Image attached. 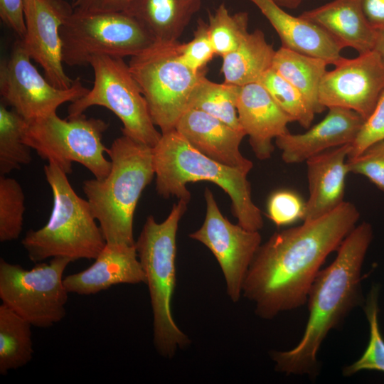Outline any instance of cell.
<instances>
[{
	"label": "cell",
	"mask_w": 384,
	"mask_h": 384,
	"mask_svg": "<svg viewBox=\"0 0 384 384\" xmlns=\"http://www.w3.org/2000/svg\"><path fill=\"white\" fill-rule=\"evenodd\" d=\"M299 16L324 30L343 48H351L358 54L374 48L377 31L368 21L361 0H333Z\"/></svg>",
	"instance_id": "7402d4cb"
},
{
	"label": "cell",
	"mask_w": 384,
	"mask_h": 384,
	"mask_svg": "<svg viewBox=\"0 0 384 384\" xmlns=\"http://www.w3.org/2000/svg\"><path fill=\"white\" fill-rule=\"evenodd\" d=\"M201 5V0H136L124 12L137 19L155 41L176 42Z\"/></svg>",
	"instance_id": "603a6c76"
},
{
	"label": "cell",
	"mask_w": 384,
	"mask_h": 384,
	"mask_svg": "<svg viewBox=\"0 0 384 384\" xmlns=\"http://www.w3.org/2000/svg\"><path fill=\"white\" fill-rule=\"evenodd\" d=\"M376 38L373 50L384 60V28L376 29Z\"/></svg>",
	"instance_id": "ab89813d"
},
{
	"label": "cell",
	"mask_w": 384,
	"mask_h": 384,
	"mask_svg": "<svg viewBox=\"0 0 384 384\" xmlns=\"http://www.w3.org/2000/svg\"><path fill=\"white\" fill-rule=\"evenodd\" d=\"M247 12L231 14L225 4L209 13L208 30L215 55L223 57L235 50L249 34Z\"/></svg>",
	"instance_id": "f1b7e54d"
},
{
	"label": "cell",
	"mask_w": 384,
	"mask_h": 384,
	"mask_svg": "<svg viewBox=\"0 0 384 384\" xmlns=\"http://www.w3.org/2000/svg\"><path fill=\"white\" fill-rule=\"evenodd\" d=\"M259 82L293 122L306 129L311 127L316 113L299 90L272 68L264 73Z\"/></svg>",
	"instance_id": "f546056e"
},
{
	"label": "cell",
	"mask_w": 384,
	"mask_h": 384,
	"mask_svg": "<svg viewBox=\"0 0 384 384\" xmlns=\"http://www.w3.org/2000/svg\"><path fill=\"white\" fill-rule=\"evenodd\" d=\"M239 89V86L224 82H212L204 75L191 94L188 109L203 111L235 129L243 130L237 112Z\"/></svg>",
	"instance_id": "4316f807"
},
{
	"label": "cell",
	"mask_w": 384,
	"mask_h": 384,
	"mask_svg": "<svg viewBox=\"0 0 384 384\" xmlns=\"http://www.w3.org/2000/svg\"><path fill=\"white\" fill-rule=\"evenodd\" d=\"M181 60L195 72L205 70L207 63L215 55L210 41L208 23L199 19L193 38L186 43L178 45Z\"/></svg>",
	"instance_id": "d6a6232c"
},
{
	"label": "cell",
	"mask_w": 384,
	"mask_h": 384,
	"mask_svg": "<svg viewBox=\"0 0 384 384\" xmlns=\"http://www.w3.org/2000/svg\"><path fill=\"white\" fill-rule=\"evenodd\" d=\"M384 91V60L375 50L353 58H343L326 71L319 90L325 108L353 110L366 119Z\"/></svg>",
	"instance_id": "5bb4252c"
},
{
	"label": "cell",
	"mask_w": 384,
	"mask_h": 384,
	"mask_svg": "<svg viewBox=\"0 0 384 384\" xmlns=\"http://www.w3.org/2000/svg\"><path fill=\"white\" fill-rule=\"evenodd\" d=\"M25 196L14 178L0 176V241L18 238L23 229Z\"/></svg>",
	"instance_id": "1f68e13d"
},
{
	"label": "cell",
	"mask_w": 384,
	"mask_h": 384,
	"mask_svg": "<svg viewBox=\"0 0 384 384\" xmlns=\"http://www.w3.org/2000/svg\"><path fill=\"white\" fill-rule=\"evenodd\" d=\"M188 202L179 199L167 218L157 223L147 217L135 247L145 274L153 312L154 343L158 353L171 358L190 341L177 326L171 314L176 286V233Z\"/></svg>",
	"instance_id": "8992f818"
},
{
	"label": "cell",
	"mask_w": 384,
	"mask_h": 384,
	"mask_svg": "<svg viewBox=\"0 0 384 384\" xmlns=\"http://www.w3.org/2000/svg\"><path fill=\"white\" fill-rule=\"evenodd\" d=\"M359 218L356 206L343 201L322 217L274 233L261 245L242 291L255 304V314L271 319L304 305L325 260L337 250Z\"/></svg>",
	"instance_id": "6da1fadb"
},
{
	"label": "cell",
	"mask_w": 384,
	"mask_h": 384,
	"mask_svg": "<svg viewBox=\"0 0 384 384\" xmlns=\"http://www.w3.org/2000/svg\"><path fill=\"white\" fill-rule=\"evenodd\" d=\"M350 151L351 144H345L325 151L306 161L309 195L302 221L322 217L344 201Z\"/></svg>",
	"instance_id": "ffe728a7"
},
{
	"label": "cell",
	"mask_w": 384,
	"mask_h": 384,
	"mask_svg": "<svg viewBox=\"0 0 384 384\" xmlns=\"http://www.w3.org/2000/svg\"><path fill=\"white\" fill-rule=\"evenodd\" d=\"M328 65L321 58L281 46L272 68L302 92L316 114L326 110L319 102V90Z\"/></svg>",
	"instance_id": "d4e9b609"
},
{
	"label": "cell",
	"mask_w": 384,
	"mask_h": 384,
	"mask_svg": "<svg viewBox=\"0 0 384 384\" xmlns=\"http://www.w3.org/2000/svg\"><path fill=\"white\" fill-rule=\"evenodd\" d=\"M364 14L375 29L384 28V0H361Z\"/></svg>",
	"instance_id": "f35d334b"
},
{
	"label": "cell",
	"mask_w": 384,
	"mask_h": 384,
	"mask_svg": "<svg viewBox=\"0 0 384 384\" xmlns=\"http://www.w3.org/2000/svg\"><path fill=\"white\" fill-rule=\"evenodd\" d=\"M373 237L369 223L356 225L341 243L333 262L319 271L308 294L309 316L301 340L290 350L271 353L277 371L310 378L318 375L323 341L363 302L361 271Z\"/></svg>",
	"instance_id": "7a4b0ae2"
},
{
	"label": "cell",
	"mask_w": 384,
	"mask_h": 384,
	"mask_svg": "<svg viewBox=\"0 0 384 384\" xmlns=\"http://www.w3.org/2000/svg\"><path fill=\"white\" fill-rule=\"evenodd\" d=\"M254 4L278 34L282 47L321 58L336 65L343 49L329 33L314 23L294 16L273 0H249Z\"/></svg>",
	"instance_id": "44dd1931"
},
{
	"label": "cell",
	"mask_w": 384,
	"mask_h": 384,
	"mask_svg": "<svg viewBox=\"0 0 384 384\" xmlns=\"http://www.w3.org/2000/svg\"><path fill=\"white\" fill-rule=\"evenodd\" d=\"M43 171L52 191L53 208L47 223L28 230L21 240L29 259L35 263L50 257L95 260L106 240L88 201L75 193L68 174L55 163L48 161Z\"/></svg>",
	"instance_id": "5b68a950"
},
{
	"label": "cell",
	"mask_w": 384,
	"mask_h": 384,
	"mask_svg": "<svg viewBox=\"0 0 384 384\" xmlns=\"http://www.w3.org/2000/svg\"><path fill=\"white\" fill-rule=\"evenodd\" d=\"M28 125L14 110H9L5 103L0 105V174L6 176L20 169L32 160L31 148L23 142V137Z\"/></svg>",
	"instance_id": "83f0119b"
},
{
	"label": "cell",
	"mask_w": 384,
	"mask_h": 384,
	"mask_svg": "<svg viewBox=\"0 0 384 384\" xmlns=\"http://www.w3.org/2000/svg\"><path fill=\"white\" fill-rule=\"evenodd\" d=\"M109 124L103 119L80 114L62 119L53 112L28 122L25 144L43 160L55 163L70 174L73 163L84 166L97 179L106 177L111 161L105 156L107 149L102 136Z\"/></svg>",
	"instance_id": "ba28073f"
},
{
	"label": "cell",
	"mask_w": 384,
	"mask_h": 384,
	"mask_svg": "<svg viewBox=\"0 0 384 384\" xmlns=\"http://www.w3.org/2000/svg\"><path fill=\"white\" fill-rule=\"evenodd\" d=\"M379 287L373 285L363 306L369 324V341L362 356L343 369V375L348 377L362 370H376L384 373V339L378 322Z\"/></svg>",
	"instance_id": "4dcf8cb0"
},
{
	"label": "cell",
	"mask_w": 384,
	"mask_h": 384,
	"mask_svg": "<svg viewBox=\"0 0 384 384\" xmlns=\"http://www.w3.org/2000/svg\"><path fill=\"white\" fill-rule=\"evenodd\" d=\"M306 202L296 192L279 190L273 193L267 201V216L277 226L287 225L302 220Z\"/></svg>",
	"instance_id": "e575fe53"
},
{
	"label": "cell",
	"mask_w": 384,
	"mask_h": 384,
	"mask_svg": "<svg viewBox=\"0 0 384 384\" xmlns=\"http://www.w3.org/2000/svg\"><path fill=\"white\" fill-rule=\"evenodd\" d=\"M273 1L282 8L294 9H297L302 4L303 0H273Z\"/></svg>",
	"instance_id": "60d3db41"
},
{
	"label": "cell",
	"mask_w": 384,
	"mask_h": 384,
	"mask_svg": "<svg viewBox=\"0 0 384 384\" xmlns=\"http://www.w3.org/2000/svg\"><path fill=\"white\" fill-rule=\"evenodd\" d=\"M90 65L94 73L92 89L68 107V116L83 114L92 106L112 112L122 122V134L154 147L161 137L150 115L147 102L122 58L93 57Z\"/></svg>",
	"instance_id": "30bf717a"
},
{
	"label": "cell",
	"mask_w": 384,
	"mask_h": 384,
	"mask_svg": "<svg viewBox=\"0 0 384 384\" xmlns=\"http://www.w3.org/2000/svg\"><path fill=\"white\" fill-rule=\"evenodd\" d=\"M73 11L64 0H24L26 33L21 39L32 60L55 87L67 89L71 79L63 68L60 28Z\"/></svg>",
	"instance_id": "9a60e30c"
},
{
	"label": "cell",
	"mask_w": 384,
	"mask_h": 384,
	"mask_svg": "<svg viewBox=\"0 0 384 384\" xmlns=\"http://www.w3.org/2000/svg\"><path fill=\"white\" fill-rule=\"evenodd\" d=\"M204 197L206 203L204 222L189 237L211 251L224 275L227 293L233 302H237L248 269L261 245L262 238L259 231L247 230L224 217L208 188Z\"/></svg>",
	"instance_id": "4fadbf2b"
},
{
	"label": "cell",
	"mask_w": 384,
	"mask_h": 384,
	"mask_svg": "<svg viewBox=\"0 0 384 384\" xmlns=\"http://www.w3.org/2000/svg\"><path fill=\"white\" fill-rule=\"evenodd\" d=\"M2 22L23 39L26 33L24 0H0Z\"/></svg>",
	"instance_id": "8d00e7d4"
},
{
	"label": "cell",
	"mask_w": 384,
	"mask_h": 384,
	"mask_svg": "<svg viewBox=\"0 0 384 384\" xmlns=\"http://www.w3.org/2000/svg\"><path fill=\"white\" fill-rule=\"evenodd\" d=\"M237 112L256 157L260 160L270 159L274 150L273 139L289 132L287 124L292 119L259 82L240 87Z\"/></svg>",
	"instance_id": "e0dca14e"
},
{
	"label": "cell",
	"mask_w": 384,
	"mask_h": 384,
	"mask_svg": "<svg viewBox=\"0 0 384 384\" xmlns=\"http://www.w3.org/2000/svg\"><path fill=\"white\" fill-rule=\"evenodd\" d=\"M364 120L353 110L330 107L324 118L305 132L292 134L289 132L277 137L274 143L285 163L306 162L325 151L352 144Z\"/></svg>",
	"instance_id": "2e32d148"
},
{
	"label": "cell",
	"mask_w": 384,
	"mask_h": 384,
	"mask_svg": "<svg viewBox=\"0 0 384 384\" xmlns=\"http://www.w3.org/2000/svg\"><path fill=\"white\" fill-rule=\"evenodd\" d=\"M384 140V91L373 111L364 120L355 140L351 144L348 158L362 153L371 144Z\"/></svg>",
	"instance_id": "d590c367"
},
{
	"label": "cell",
	"mask_w": 384,
	"mask_h": 384,
	"mask_svg": "<svg viewBox=\"0 0 384 384\" xmlns=\"http://www.w3.org/2000/svg\"><path fill=\"white\" fill-rule=\"evenodd\" d=\"M349 173L366 177L384 193V140L375 142L360 154L348 158Z\"/></svg>",
	"instance_id": "836d02e7"
},
{
	"label": "cell",
	"mask_w": 384,
	"mask_h": 384,
	"mask_svg": "<svg viewBox=\"0 0 384 384\" xmlns=\"http://www.w3.org/2000/svg\"><path fill=\"white\" fill-rule=\"evenodd\" d=\"M107 154L111 161L109 174L85 180L82 188L106 242L134 245L136 206L155 176L153 147L122 134Z\"/></svg>",
	"instance_id": "3957f363"
},
{
	"label": "cell",
	"mask_w": 384,
	"mask_h": 384,
	"mask_svg": "<svg viewBox=\"0 0 384 384\" xmlns=\"http://www.w3.org/2000/svg\"><path fill=\"white\" fill-rule=\"evenodd\" d=\"M32 325L6 305H0V374L6 375L33 358Z\"/></svg>",
	"instance_id": "484cf974"
},
{
	"label": "cell",
	"mask_w": 384,
	"mask_h": 384,
	"mask_svg": "<svg viewBox=\"0 0 384 384\" xmlns=\"http://www.w3.org/2000/svg\"><path fill=\"white\" fill-rule=\"evenodd\" d=\"M144 272L134 245L107 243L87 269L64 277L69 293L90 295L120 284L145 283Z\"/></svg>",
	"instance_id": "d6986e66"
},
{
	"label": "cell",
	"mask_w": 384,
	"mask_h": 384,
	"mask_svg": "<svg viewBox=\"0 0 384 384\" xmlns=\"http://www.w3.org/2000/svg\"><path fill=\"white\" fill-rule=\"evenodd\" d=\"M175 129L197 151L223 165L249 173L253 163L240 151L246 136L221 120L196 109H188Z\"/></svg>",
	"instance_id": "ac0fdd59"
},
{
	"label": "cell",
	"mask_w": 384,
	"mask_h": 384,
	"mask_svg": "<svg viewBox=\"0 0 384 384\" xmlns=\"http://www.w3.org/2000/svg\"><path fill=\"white\" fill-rule=\"evenodd\" d=\"M60 33L63 61L68 66L90 65L96 55L132 57L155 42L137 19L124 11L73 10Z\"/></svg>",
	"instance_id": "9c48e42d"
},
{
	"label": "cell",
	"mask_w": 384,
	"mask_h": 384,
	"mask_svg": "<svg viewBox=\"0 0 384 384\" xmlns=\"http://www.w3.org/2000/svg\"><path fill=\"white\" fill-rule=\"evenodd\" d=\"M156 191L164 198L175 196L189 203L191 194L186 185L206 181L216 184L231 201L238 224L260 231L263 227L260 209L252 199L247 173L223 165L194 149L176 129L161 134L153 147Z\"/></svg>",
	"instance_id": "277c9868"
},
{
	"label": "cell",
	"mask_w": 384,
	"mask_h": 384,
	"mask_svg": "<svg viewBox=\"0 0 384 384\" xmlns=\"http://www.w3.org/2000/svg\"><path fill=\"white\" fill-rule=\"evenodd\" d=\"M275 51L261 30L249 33L235 50L222 57L224 82L240 87L259 82L272 68Z\"/></svg>",
	"instance_id": "cb8c5ba5"
},
{
	"label": "cell",
	"mask_w": 384,
	"mask_h": 384,
	"mask_svg": "<svg viewBox=\"0 0 384 384\" xmlns=\"http://www.w3.org/2000/svg\"><path fill=\"white\" fill-rule=\"evenodd\" d=\"M71 261L53 257L31 270L0 260V299L2 304L32 326L48 328L66 314L68 292L64 272Z\"/></svg>",
	"instance_id": "8fae6325"
},
{
	"label": "cell",
	"mask_w": 384,
	"mask_h": 384,
	"mask_svg": "<svg viewBox=\"0 0 384 384\" xmlns=\"http://www.w3.org/2000/svg\"><path fill=\"white\" fill-rule=\"evenodd\" d=\"M31 58L21 39L16 41L9 55L0 64V94L26 121L56 112L65 102H73L89 90L77 78L71 87L60 89L43 77L32 64Z\"/></svg>",
	"instance_id": "7c38bea8"
},
{
	"label": "cell",
	"mask_w": 384,
	"mask_h": 384,
	"mask_svg": "<svg viewBox=\"0 0 384 384\" xmlns=\"http://www.w3.org/2000/svg\"><path fill=\"white\" fill-rule=\"evenodd\" d=\"M178 45V41H155L131 57L128 64L161 134L175 129L188 109L195 87L206 73V70L193 71L181 60Z\"/></svg>",
	"instance_id": "52a82bcc"
},
{
	"label": "cell",
	"mask_w": 384,
	"mask_h": 384,
	"mask_svg": "<svg viewBox=\"0 0 384 384\" xmlns=\"http://www.w3.org/2000/svg\"><path fill=\"white\" fill-rule=\"evenodd\" d=\"M136 0H72L74 11L82 12L126 11Z\"/></svg>",
	"instance_id": "74e56055"
}]
</instances>
